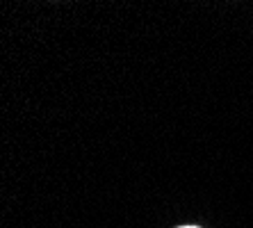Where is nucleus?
<instances>
[{
    "instance_id": "1",
    "label": "nucleus",
    "mask_w": 253,
    "mask_h": 228,
    "mask_svg": "<svg viewBox=\"0 0 253 228\" xmlns=\"http://www.w3.org/2000/svg\"><path fill=\"white\" fill-rule=\"evenodd\" d=\"M183 228H196V226H183Z\"/></svg>"
}]
</instances>
